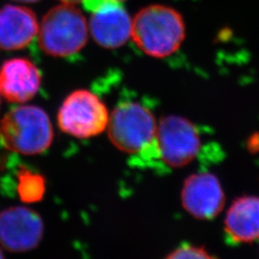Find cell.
Segmentation results:
<instances>
[{
  "mask_svg": "<svg viewBox=\"0 0 259 259\" xmlns=\"http://www.w3.org/2000/svg\"><path fill=\"white\" fill-rule=\"evenodd\" d=\"M16 1H19V2H26V3H33V2H37L38 0H16Z\"/></svg>",
  "mask_w": 259,
  "mask_h": 259,
  "instance_id": "17",
  "label": "cell"
},
{
  "mask_svg": "<svg viewBox=\"0 0 259 259\" xmlns=\"http://www.w3.org/2000/svg\"><path fill=\"white\" fill-rule=\"evenodd\" d=\"M40 83L39 70L27 59H11L0 67V95L9 102H28L37 94Z\"/></svg>",
  "mask_w": 259,
  "mask_h": 259,
  "instance_id": "10",
  "label": "cell"
},
{
  "mask_svg": "<svg viewBox=\"0 0 259 259\" xmlns=\"http://www.w3.org/2000/svg\"><path fill=\"white\" fill-rule=\"evenodd\" d=\"M110 0H83V5L84 9L89 12H95L99 9L105 3H107Z\"/></svg>",
  "mask_w": 259,
  "mask_h": 259,
  "instance_id": "15",
  "label": "cell"
},
{
  "mask_svg": "<svg viewBox=\"0 0 259 259\" xmlns=\"http://www.w3.org/2000/svg\"><path fill=\"white\" fill-rule=\"evenodd\" d=\"M141 52L156 59L171 56L185 38L182 15L165 5H151L140 10L133 19L132 36Z\"/></svg>",
  "mask_w": 259,
  "mask_h": 259,
  "instance_id": "1",
  "label": "cell"
},
{
  "mask_svg": "<svg viewBox=\"0 0 259 259\" xmlns=\"http://www.w3.org/2000/svg\"><path fill=\"white\" fill-rule=\"evenodd\" d=\"M18 189L23 202L35 203L42 199L46 192V183L42 177L22 169L19 173Z\"/></svg>",
  "mask_w": 259,
  "mask_h": 259,
  "instance_id": "13",
  "label": "cell"
},
{
  "mask_svg": "<svg viewBox=\"0 0 259 259\" xmlns=\"http://www.w3.org/2000/svg\"><path fill=\"white\" fill-rule=\"evenodd\" d=\"M110 112L105 103L88 90L70 93L58 112L59 128L77 139H91L107 130Z\"/></svg>",
  "mask_w": 259,
  "mask_h": 259,
  "instance_id": "5",
  "label": "cell"
},
{
  "mask_svg": "<svg viewBox=\"0 0 259 259\" xmlns=\"http://www.w3.org/2000/svg\"><path fill=\"white\" fill-rule=\"evenodd\" d=\"M41 217L26 206H11L0 212V245L12 252L37 248L44 236Z\"/></svg>",
  "mask_w": 259,
  "mask_h": 259,
  "instance_id": "8",
  "label": "cell"
},
{
  "mask_svg": "<svg viewBox=\"0 0 259 259\" xmlns=\"http://www.w3.org/2000/svg\"><path fill=\"white\" fill-rule=\"evenodd\" d=\"M181 201L184 209L193 218L209 221L222 212L226 195L218 177L210 172H200L185 179Z\"/></svg>",
  "mask_w": 259,
  "mask_h": 259,
  "instance_id": "7",
  "label": "cell"
},
{
  "mask_svg": "<svg viewBox=\"0 0 259 259\" xmlns=\"http://www.w3.org/2000/svg\"><path fill=\"white\" fill-rule=\"evenodd\" d=\"M62 3L64 4H70V5H74L77 3H80V2H83V0H60Z\"/></svg>",
  "mask_w": 259,
  "mask_h": 259,
  "instance_id": "16",
  "label": "cell"
},
{
  "mask_svg": "<svg viewBox=\"0 0 259 259\" xmlns=\"http://www.w3.org/2000/svg\"><path fill=\"white\" fill-rule=\"evenodd\" d=\"M38 28L32 10L6 5L0 9V47L4 50L22 49L37 37Z\"/></svg>",
  "mask_w": 259,
  "mask_h": 259,
  "instance_id": "11",
  "label": "cell"
},
{
  "mask_svg": "<svg viewBox=\"0 0 259 259\" xmlns=\"http://www.w3.org/2000/svg\"><path fill=\"white\" fill-rule=\"evenodd\" d=\"M107 131L111 144L122 153L139 155L154 151L157 155V120L153 112L139 103L119 104L110 113Z\"/></svg>",
  "mask_w": 259,
  "mask_h": 259,
  "instance_id": "3",
  "label": "cell"
},
{
  "mask_svg": "<svg viewBox=\"0 0 259 259\" xmlns=\"http://www.w3.org/2000/svg\"><path fill=\"white\" fill-rule=\"evenodd\" d=\"M0 103H1V99H0Z\"/></svg>",
  "mask_w": 259,
  "mask_h": 259,
  "instance_id": "20",
  "label": "cell"
},
{
  "mask_svg": "<svg viewBox=\"0 0 259 259\" xmlns=\"http://www.w3.org/2000/svg\"><path fill=\"white\" fill-rule=\"evenodd\" d=\"M37 36L44 52L53 57H68L85 47L89 24L80 10L63 3L47 12Z\"/></svg>",
  "mask_w": 259,
  "mask_h": 259,
  "instance_id": "4",
  "label": "cell"
},
{
  "mask_svg": "<svg viewBox=\"0 0 259 259\" xmlns=\"http://www.w3.org/2000/svg\"><path fill=\"white\" fill-rule=\"evenodd\" d=\"M114 1H118V2H122L123 0H114Z\"/></svg>",
  "mask_w": 259,
  "mask_h": 259,
  "instance_id": "19",
  "label": "cell"
},
{
  "mask_svg": "<svg viewBox=\"0 0 259 259\" xmlns=\"http://www.w3.org/2000/svg\"><path fill=\"white\" fill-rule=\"evenodd\" d=\"M212 254L202 246L183 245L166 255L167 259L213 258Z\"/></svg>",
  "mask_w": 259,
  "mask_h": 259,
  "instance_id": "14",
  "label": "cell"
},
{
  "mask_svg": "<svg viewBox=\"0 0 259 259\" xmlns=\"http://www.w3.org/2000/svg\"><path fill=\"white\" fill-rule=\"evenodd\" d=\"M54 138L51 120L37 106H19L10 111L0 123V139L6 148L22 155L46 152Z\"/></svg>",
  "mask_w": 259,
  "mask_h": 259,
  "instance_id": "2",
  "label": "cell"
},
{
  "mask_svg": "<svg viewBox=\"0 0 259 259\" xmlns=\"http://www.w3.org/2000/svg\"><path fill=\"white\" fill-rule=\"evenodd\" d=\"M4 257V255H3V253H2V250L0 249V258H3Z\"/></svg>",
  "mask_w": 259,
  "mask_h": 259,
  "instance_id": "18",
  "label": "cell"
},
{
  "mask_svg": "<svg viewBox=\"0 0 259 259\" xmlns=\"http://www.w3.org/2000/svg\"><path fill=\"white\" fill-rule=\"evenodd\" d=\"M157 156L171 168L191 163L201 149V138L194 124L186 117L169 114L157 122Z\"/></svg>",
  "mask_w": 259,
  "mask_h": 259,
  "instance_id": "6",
  "label": "cell"
},
{
  "mask_svg": "<svg viewBox=\"0 0 259 259\" xmlns=\"http://www.w3.org/2000/svg\"><path fill=\"white\" fill-rule=\"evenodd\" d=\"M133 19L121 2L110 0L93 13L89 29L93 39L104 48L124 46L132 36Z\"/></svg>",
  "mask_w": 259,
  "mask_h": 259,
  "instance_id": "9",
  "label": "cell"
},
{
  "mask_svg": "<svg viewBox=\"0 0 259 259\" xmlns=\"http://www.w3.org/2000/svg\"><path fill=\"white\" fill-rule=\"evenodd\" d=\"M224 231L232 243L250 244L259 240V196L236 198L228 208Z\"/></svg>",
  "mask_w": 259,
  "mask_h": 259,
  "instance_id": "12",
  "label": "cell"
}]
</instances>
